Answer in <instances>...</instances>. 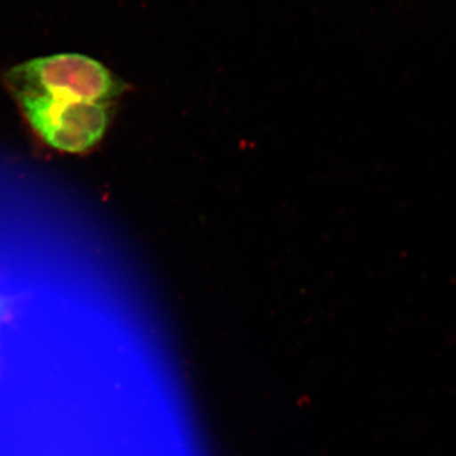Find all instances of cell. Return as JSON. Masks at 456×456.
<instances>
[{
    "label": "cell",
    "mask_w": 456,
    "mask_h": 456,
    "mask_svg": "<svg viewBox=\"0 0 456 456\" xmlns=\"http://www.w3.org/2000/svg\"><path fill=\"white\" fill-rule=\"evenodd\" d=\"M4 84L13 98L41 95L88 103H112L127 88L106 65L82 53L28 60L9 69Z\"/></svg>",
    "instance_id": "obj_1"
},
{
    "label": "cell",
    "mask_w": 456,
    "mask_h": 456,
    "mask_svg": "<svg viewBox=\"0 0 456 456\" xmlns=\"http://www.w3.org/2000/svg\"><path fill=\"white\" fill-rule=\"evenodd\" d=\"M16 102L32 131L51 149L83 154L103 139L112 103L22 95Z\"/></svg>",
    "instance_id": "obj_2"
},
{
    "label": "cell",
    "mask_w": 456,
    "mask_h": 456,
    "mask_svg": "<svg viewBox=\"0 0 456 456\" xmlns=\"http://www.w3.org/2000/svg\"><path fill=\"white\" fill-rule=\"evenodd\" d=\"M5 317H7V305H5L2 297H0V330H2L3 322H4Z\"/></svg>",
    "instance_id": "obj_3"
}]
</instances>
